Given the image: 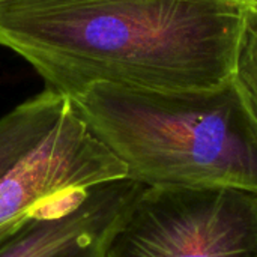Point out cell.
Masks as SVG:
<instances>
[{
    "label": "cell",
    "instance_id": "cell-1",
    "mask_svg": "<svg viewBox=\"0 0 257 257\" xmlns=\"http://www.w3.org/2000/svg\"><path fill=\"white\" fill-rule=\"evenodd\" d=\"M251 0H3L0 45L69 98L96 83L212 89L233 78Z\"/></svg>",
    "mask_w": 257,
    "mask_h": 257
},
{
    "label": "cell",
    "instance_id": "cell-2",
    "mask_svg": "<svg viewBox=\"0 0 257 257\" xmlns=\"http://www.w3.org/2000/svg\"><path fill=\"white\" fill-rule=\"evenodd\" d=\"M71 99L128 178L257 194V116L235 78L200 90L96 83Z\"/></svg>",
    "mask_w": 257,
    "mask_h": 257
},
{
    "label": "cell",
    "instance_id": "cell-3",
    "mask_svg": "<svg viewBox=\"0 0 257 257\" xmlns=\"http://www.w3.org/2000/svg\"><path fill=\"white\" fill-rule=\"evenodd\" d=\"M104 257H257V194L145 187Z\"/></svg>",
    "mask_w": 257,
    "mask_h": 257
},
{
    "label": "cell",
    "instance_id": "cell-4",
    "mask_svg": "<svg viewBox=\"0 0 257 257\" xmlns=\"http://www.w3.org/2000/svg\"><path fill=\"white\" fill-rule=\"evenodd\" d=\"M123 178L126 167L93 136L71 99L53 128L0 179V236L63 191Z\"/></svg>",
    "mask_w": 257,
    "mask_h": 257
},
{
    "label": "cell",
    "instance_id": "cell-5",
    "mask_svg": "<svg viewBox=\"0 0 257 257\" xmlns=\"http://www.w3.org/2000/svg\"><path fill=\"white\" fill-rule=\"evenodd\" d=\"M145 187L123 178L63 191L0 236V257H104L114 229Z\"/></svg>",
    "mask_w": 257,
    "mask_h": 257
},
{
    "label": "cell",
    "instance_id": "cell-6",
    "mask_svg": "<svg viewBox=\"0 0 257 257\" xmlns=\"http://www.w3.org/2000/svg\"><path fill=\"white\" fill-rule=\"evenodd\" d=\"M71 98L45 87L0 117V179L59 120Z\"/></svg>",
    "mask_w": 257,
    "mask_h": 257
},
{
    "label": "cell",
    "instance_id": "cell-7",
    "mask_svg": "<svg viewBox=\"0 0 257 257\" xmlns=\"http://www.w3.org/2000/svg\"><path fill=\"white\" fill-rule=\"evenodd\" d=\"M233 78L257 116V3L253 0L247 9Z\"/></svg>",
    "mask_w": 257,
    "mask_h": 257
},
{
    "label": "cell",
    "instance_id": "cell-8",
    "mask_svg": "<svg viewBox=\"0 0 257 257\" xmlns=\"http://www.w3.org/2000/svg\"><path fill=\"white\" fill-rule=\"evenodd\" d=\"M253 2H254V3H257V0H253Z\"/></svg>",
    "mask_w": 257,
    "mask_h": 257
},
{
    "label": "cell",
    "instance_id": "cell-9",
    "mask_svg": "<svg viewBox=\"0 0 257 257\" xmlns=\"http://www.w3.org/2000/svg\"><path fill=\"white\" fill-rule=\"evenodd\" d=\"M0 2H3V0H0Z\"/></svg>",
    "mask_w": 257,
    "mask_h": 257
}]
</instances>
